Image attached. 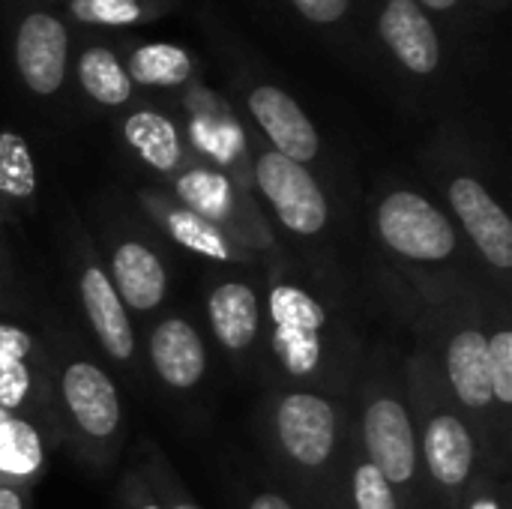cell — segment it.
<instances>
[{
    "instance_id": "cell-1",
    "label": "cell",
    "mask_w": 512,
    "mask_h": 509,
    "mask_svg": "<svg viewBox=\"0 0 512 509\" xmlns=\"http://www.w3.org/2000/svg\"><path fill=\"white\" fill-rule=\"evenodd\" d=\"M384 294L417 333V345L438 363L453 399L474 420L486 468L510 477L512 447L501 438L486 375V309L492 285L465 273L381 270Z\"/></svg>"
},
{
    "instance_id": "cell-25",
    "label": "cell",
    "mask_w": 512,
    "mask_h": 509,
    "mask_svg": "<svg viewBox=\"0 0 512 509\" xmlns=\"http://www.w3.org/2000/svg\"><path fill=\"white\" fill-rule=\"evenodd\" d=\"M123 63L135 90H186L198 81V57L177 42H135Z\"/></svg>"
},
{
    "instance_id": "cell-23",
    "label": "cell",
    "mask_w": 512,
    "mask_h": 509,
    "mask_svg": "<svg viewBox=\"0 0 512 509\" xmlns=\"http://www.w3.org/2000/svg\"><path fill=\"white\" fill-rule=\"evenodd\" d=\"M510 294L492 288L486 309V375L501 438L512 447V324Z\"/></svg>"
},
{
    "instance_id": "cell-29",
    "label": "cell",
    "mask_w": 512,
    "mask_h": 509,
    "mask_svg": "<svg viewBox=\"0 0 512 509\" xmlns=\"http://www.w3.org/2000/svg\"><path fill=\"white\" fill-rule=\"evenodd\" d=\"M138 465L144 468L150 486L156 489L159 501L165 509H204L195 498L192 492L186 489V483L180 480V474L174 471V465L168 462V456L159 450L156 441L144 438L138 444Z\"/></svg>"
},
{
    "instance_id": "cell-13",
    "label": "cell",
    "mask_w": 512,
    "mask_h": 509,
    "mask_svg": "<svg viewBox=\"0 0 512 509\" xmlns=\"http://www.w3.org/2000/svg\"><path fill=\"white\" fill-rule=\"evenodd\" d=\"M0 411L33 417L54 435L45 342L15 318H0Z\"/></svg>"
},
{
    "instance_id": "cell-11",
    "label": "cell",
    "mask_w": 512,
    "mask_h": 509,
    "mask_svg": "<svg viewBox=\"0 0 512 509\" xmlns=\"http://www.w3.org/2000/svg\"><path fill=\"white\" fill-rule=\"evenodd\" d=\"M249 171L258 204L270 210L276 225L303 243H318L333 225L330 195L312 168L270 150L264 141L249 135Z\"/></svg>"
},
{
    "instance_id": "cell-6",
    "label": "cell",
    "mask_w": 512,
    "mask_h": 509,
    "mask_svg": "<svg viewBox=\"0 0 512 509\" xmlns=\"http://www.w3.org/2000/svg\"><path fill=\"white\" fill-rule=\"evenodd\" d=\"M405 387L426 486L438 509H456L474 477L489 471L480 432L420 345L405 354Z\"/></svg>"
},
{
    "instance_id": "cell-20",
    "label": "cell",
    "mask_w": 512,
    "mask_h": 509,
    "mask_svg": "<svg viewBox=\"0 0 512 509\" xmlns=\"http://www.w3.org/2000/svg\"><path fill=\"white\" fill-rule=\"evenodd\" d=\"M117 132H120L123 147L162 183L174 180L195 159L186 141L183 123L141 99L129 105V111H123Z\"/></svg>"
},
{
    "instance_id": "cell-7",
    "label": "cell",
    "mask_w": 512,
    "mask_h": 509,
    "mask_svg": "<svg viewBox=\"0 0 512 509\" xmlns=\"http://www.w3.org/2000/svg\"><path fill=\"white\" fill-rule=\"evenodd\" d=\"M372 234L390 270L483 276L447 210L414 186L390 183L375 195Z\"/></svg>"
},
{
    "instance_id": "cell-30",
    "label": "cell",
    "mask_w": 512,
    "mask_h": 509,
    "mask_svg": "<svg viewBox=\"0 0 512 509\" xmlns=\"http://www.w3.org/2000/svg\"><path fill=\"white\" fill-rule=\"evenodd\" d=\"M456 509H510V477L492 471L477 474Z\"/></svg>"
},
{
    "instance_id": "cell-33",
    "label": "cell",
    "mask_w": 512,
    "mask_h": 509,
    "mask_svg": "<svg viewBox=\"0 0 512 509\" xmlns=\"http://www.w3.org/2000/svg\"><path fill=\"white\" fill-rule=\"evenodd\" d=\"M243 509H306L279 486H258L243 495Z\"/></svg>"
},
{
    "instance_id": "cell-4",
    "label": "cell",
    "mask_w": 512,
    "mask_h": 509,
    "mask_svg": "<svg viewBox=\"0 0 512 509\" xmlns=\"http://www.w3.org/2000/svg\"><path fill=\"white\" fill-rule=\"evenodd\" d=\"M57 447L90 471H105L123 450L126 414L111 372L63 330L42 333Z\"/></svg>"
},
{
    "instance_id": "cell-38",
    "label": "cell",
    "mask_w": 512,
    "mask_h": 509,
    "mask_svg": "<svg viewBox=\"0 0 512 509\" xmlns=\"http://www.w3.org/2000/svg\"><path fill=\"white\" fill-rule=\"evenodd\" d=\"M486 3H498V6H501V3H504V0H486Z\"/></svg>"
},
{
    "instance_id": "cell-24",
    "label": "cell",
    "mask_w": 512,
    "mask_h": 509,
    "mask_svg": "<svg viewBox=\"0 0 512 509\" xmlns=\"http://www.w3.org/2000/svg\"><path fill=\"white\" fill-rule=\"evenodd\" d=\"M39 201V165L30 141L12 129H0V222L18 225Z\"/></svg>"
},
{
    "instance_id": "cell-21",
    "label": "cell",
    "mask_w": 512,
    "mask_h": 509,
    "mask_svg": "<svg viewBox=\"0 0 512 509\" xmlns=\"http://www.w3.org/2000/svg\"><path fill=\"white\" fill-rule=\"evenodd\" d=\"M378 36L390 57L414 78H429L444 63V42L432 15L414 0H384Z\"/></svg>"
},
{
    "instance_id": "cell-15",
    "label": "cell",
    "mask_w": 512,
    "mask_h": 509,
    "mask_svg": "<svg viewBox=\"0 0 512 509\" xmlns=\"http://www.w3.org/2000/svg\"><path fill=\"white\" fill-rule=\"evenodd\" d=\"M102 264L129 315L150 318L162 312L171 297V270L153 240L135 228H117L105 240Z\"/></svg>"
},
{
    "instance_id": "cell-34",
    "label": "cell",
    "mask_w": 512,
    "mask_h": 509,
    "mask_svg": "<svg viewBox=\"0 0 512 509\" xmlns=\"http://www.w3.org/2000/svg\"><path fill=\"white\" fill-rule=\"evenodd\" d=\"M12 264L0 261V318H12L15 312L24 309V294L18 291V285L12 282Z\"/></svg>"
},
{
    "instance_id": "cell-31",
    "label": "cell",
    "mask_w": 512,
    "mask_h": 509,
    "mask_svg": "<svg viewBox=\"0 0 512 509\" xmlns=\"http://www.w3.org/2000/svg\"><path fill=\"white\" fill-rule=\"evenodd\" d=\"M117 509H165L162 507V501H159V495H156V489L150 486L144 468H141L138 462H135V465L123 474V480H120V489H117Z\"/></svg>"
},
{
    "instance_id": "cell-28",
    "label": "cell",
    "mask_w": 512,
    "mask_h": 509,
    "mask_svg": "<svg viewBox=\"0 0 512 509\" xmlns=\"http://www.w3.org/2000/svg\"><path fill=\"white\" fill-rule=\"evenodd\" d=\"M342 509H405L390 483L375 471V465L363 456L357 435L348 450L345 462V483H342Z\"/></svg>"
},
{
    "instance_id": "cell-19",
    "label": "cell",
    "mask_w": 512,
    "mask_h": 509,
    "mask_svg": "<svg viewBox=\"0 0 512 509\" xmlns=\"http://www.w3.org/2000/svg\"><path fill=\"white\" fill-rule=\"evenodd\" d=\"M240 96H243L246 114L261 132V141L270 150L306 168L318 162V156L324 153L321 132L291 93H285L279 84H270V81H243Z\"/></svg>"
},
{
    "instance_id": "cell-5",
    "label": "cell",
    "mask_w": 512,
    "mask_h": 509,
    "mask_svg": "<svg viewBox=\"0 0 512 509\" xmlns=\"http://www.w3.org/2000/svg\"><path fill=\"white\" fill-rule=\"evenodd\" d=\"M354 435L363 456L405 509H438L420 465L405 387V354L387 342L366 348L354 384Z\"/></svg>"
},
{
    "instance_id": "cell-2",
    "label": "cell",
    "mask_w": 512,
    "mask_h": 509,
    "mask_svg": "<svg viewBox=\"0 0 512 509\" xmlns=\"http://www.w3.org/2000/svg\"><path fill=\"white\" fill-rule=\"evenodd\" d=\"M264 345L273 381L354 396L366 342L342 294L285 249L264 261Z\"/></svg>"
},
{
    "instance_id": "cell-9",
    "label": "cell",
    "mask_w": 512,
    "mask_h": 509,
    "mask_svg": "<svg viewBox=\"0 0 512 509\" xmlns=\"http://www.w3.org/2000/svg\"><path fill=\"white\" fill-rule=\"evenodd\" d=\"M66 273L99 351L117 369L138 378L144 363H141V342L135 333V321L108 279L96 240L75 216L66 225Z\"/></svg>"
},
{
    "instance_id": "cell-12",
    "label": "cell",
    "mask_w": 512,
    "mask_h": 509,
    "mask_svg": "<svg viewBox=\"0 0 512 509\" xmlns=\"http://www.w3.org/2000/svg\"><path fill=\"white\" fill-rule=\"evenodd\" d=\"M204 318L222 354L237 366H252L264 348V267H225L210 276Z\"/></svg>"
},
{
    "instance_id": "cell-32",
    "label": "cell",
    "mask_w": 512,
    "mask_h": 509,
    "mask_svg": "<svg viewBox=\"0 0 512 509\" xmlns=\"http://www.w3.org/2000/svg\"><path fill=\"white\" fill-rule=\"evenodd\" d=\"M288 3L300 18H306L309 24H318V27L339 24L351 12V0H288Z\"/></svg>"
},
{
    "instance_id": "cell-18",
    "label": "cell",
    "mask_w": 512,
    "mask_h": 509,
    "mask_svg": "<svg viewBox=\"0 0 512 509\" xmlns=\"http://www.w3.org/2000/svg\"><path fill=\"white\" fill-rule=\"evenodd\" d=\"M183 105L189 114V126H183V132H186L192 153L252 189L249 132L240 126L234 111L216 93H210L201 81L183 90Z\"/></svg>"
},
{
    "instance_id": "cell-14",
    "label": "cell",
    "mask_w": 512,
    "mask_h": 509,
    "mask_svg": "<svg viewBox=\"0 0 512 509\" xmlns=\"http://www.w3.org/2000/svg\"><path fill=\"white\" fill-rule=\"evenodd\" d=\"M135 201L141 213L180 249L192 252L201 261H210L216 267H243L255 270L264 267L243 243H237L225 228L213 225L183 201H177L168 189L162 186H141L135 192Z\"/></svg>"
},
{
    "instance_id": "cell-17",
    "label": "cell",
    "mask_w": 512,
    "mask_h": 509,
    "mask_svg": "<svg viewBox=\"0 0 512 509\" xmlns=\"http://www.w3.org/2000/svg\"><path fill=\"white\" fill-rule=\"evenodd\" d=\"M12 63L24 90L36 99H54L69 75V27L45 6L27 9L12 33Z\"/></svg>"
},
{
    "instance_id": "cell-8",
    "label": "cell",
    "mask_w": 512,
    "mask_h": 509,
    "mask_svg": "<svg viewBox=\"0 0 512 509\" xmlns=\"http://www.w3.org/2000/svg\"><path fill=\"white\" fill-rule=\"evenodd\" d=\"M435 186L441 189L444 210L462 231L471 255L492 288L510 294L512 279V219L486 180L459 156L435 153L429 159Z\"/></svg>"
},
{
    "instance_id": "cell-36",
    "label": "cell",
    "mask_w": 512,
    "mask_h": 509,
    "mask_svg": "<svg viewBox=\"0 0 512 509\" xmlns=\"http://www.w3.org/2000/svg\"><path fill=\"white\" fill-rule=\"evenodd\" d=\"M426 12H459L468 0H414Z\"/></svg>"
},
{
    "instance_id": "cell-10",
    "label": "cell",
    "mask_w": 512,
    "mask_h": 509,
    "mask_svg": "<svg viewBox=\"0 0 512 509\" xmlns=\"http://www.w3.org/2000/svg\"><path fill=\"white\" fill-rule=\"evenodd\" d=\"M177 201L210 219L213 225L225 228L237 243H243L261 264L276 258L285 246L279 243L264 207L258 204L255 192L237 183L231 174L207 165L204 159H192L174 180L162 183Z\"/></svg>"
},
{
    "instance_id": "cell-35",
    "label": "cell",
    "mask_w": 512,
    "mask_h": 509,
    "mask_svg": "<svg viewBox=\"0 0 512 509\" xmlns=\"http://www.w3.org/2000/svg\"><path fill=\"white\" fill-rule=\"evenodd\" d=\"M0 509H33V492L0 483Z\"/></svg>"
},
{
    "instance_id": "cell-27",
    "label": "cell",
    "mask_w": 512,
    "mask_h": 509,
    "mask_svg": "<svg viewBox=\"0 0 512 509\" xmlns=\"http://www.w3.org/2000/svg\"><path fill=\"white\" fill-rule=\"evenodd\" d=\"M174 9V0H66V12L87 27L129 30L153 24Z\"/></svg>"
},
{
    "instance_id": "cell-39",
    "label": "cell",
    "mask_w": 512,
    "mask_h": 509,
    "mask_svg": "<svg viewBox=\"0 0 512 509\" xmlns=\"http://www.w3.org/2000/svg\"><path fill=\"white\" fill-rule=\"evenodd\" d=\"M3 417H6V411H0V420H3Z\"/></svg>"
},
{
    "instance_id": "cell-16",
    "label": "cell",
    "mask_w": 512,
    "mask_h": 509,
    "mask_svg": "<svg viewBox=\"0 0 512 509\" xmlns=\"http://www.w3.org/2000/svg\"><path fill=\"white\" fill-rule=\"evenodd\" d=\"M141 342V360L156 375V381L174 396H192L207 372L210 351L204 330L183 312H159V318L147 327Z\"/></svg>"
},
{
    "instance_id": "cell-22",
    "label": "cell",
    "mask_w": 512,
    "mask_h": 509,
    "mask_svg": "<svg viewBox=\"0 0 512 509\" xmlns=\"http://www.w3.org/2000/svg\"><path fill=\"white\" fill-rule=\"evenodd\" d=\"M57 447L54 435L33 417L6 414L0 420V483L33 492Z\"/></svg>"
},
{
    "instance_id": "cell-3",
    "label": "cell",
    "mask_w": 512,
    "mask_h": 509,
    "mask_svg": "<svg viewBox=\"0 0 512 509\" xmlns=\"http://www.w3.org/2000/svg\"><path fill=\"white\" fill-rule=\"evenodd\" d=\"M258 438L273 471L303 507L342 509L354 396L270 381L258 405Z\"/></svg>"
},
{
    "instance_id": "cell-37",
    "label": "cell",
    "mask_w": 512,
    "mask_h": 509,
    "mask_svg": "<svg viewBox=\"0 0 512 509\" xmlns=\"http://www.w3.org/2000/svg\"><path fill=\"white\" fill-rule=\"evenodd\" d=\"M0 261H3V264H12V255H9L6 240H3V222H0Z\"/></svg>"
},
{
    "instance_id": "cell-26",
    "label": "cell",
    "mask_w": 512,
    "mask_h": 509,
    "mask_svg": "<svg viewBox=\"0 0 512 509\" xmlns=\"http://www.w3.org/2000/svg\"><path fill=\"white\" fill-rule=\"evenodd\" d=\"M75 81H78L81 93L99 108L120 111V108H129L138 102V90L126 72L123 57L102 42H90L78 51Z\"/></svg>"
}]
</instances>
